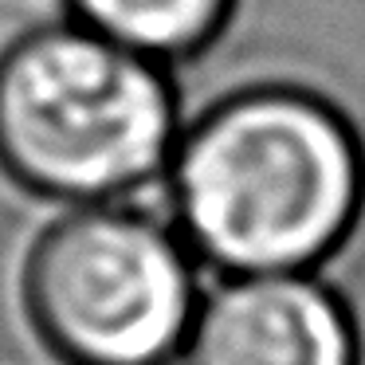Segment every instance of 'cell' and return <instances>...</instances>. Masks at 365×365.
Masks as SVG:
<instances>
[{"label":"cell","instance_id":"obj_1","mask_svg":"<svg viewBox=\"0 0 365 365\" xmlns=\"http://www.w3.org/2000/svg\"><path fill=\"white\" fill-rule=\"evenodd\" d=\"M365 197L354 130L322 98L255 87L212 106L173 150L177 220L224 275L322 263Z\"/></svg>","mask_w":365,"mask_h":365},{"label":"cell","instance_id":"obj_2","mask_svg":"<svg viewBox=\"0 0 365 365\" xmlns=\"http://www.w3.org/2000/svg\"><path fill=\"white\" fill-rule=\"evenodd\" d=\"M177 150V98L158 59L83 24H43L0 56V165L71 205H114Z\"/></svg>","mask_w":365,"mask_h":365},{"label":"cell","instance_id":"obj_3","mask_svg":"<svg viewBox=\"0 0 365 365\" xmlns=\"http://www.w3.org/2000/svg\"><path fill=\"white\" fill-rule=\"evenodd\" d=\"M28 310L71 365H165L197 318L192 259L165 228L114 205L51 224L28 259Z\"/></svg>","mask_w":365,"mask_h":365},{"label":"cell","instance_id":"obj_4","mask_svg":"<svg viewBox=\"0 0 365 365\" xmlns=\"http://www.w3.org/2000/svg\"><path fill=\"white\" fill-rule=\"evenodd\" d=\"M189 365H357L341 302L302 271L232 275L197 307Z\"/></svg>","mask_w":365,"mask_h":365},{"label":"cell","instance_id":"obj_5","mask_svg":"<svg viewBox=\"0 0 365 365\" xmlns=\"http://www.w3.org/2000/svg\"><path fill=\"white\" fill-rule=\"evenodd\" d=\"M83 28L145 59H185L220 36L232 0H67Z\"/></svg>","mask_w":365,"mask_h":365}]
</instances>
